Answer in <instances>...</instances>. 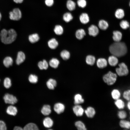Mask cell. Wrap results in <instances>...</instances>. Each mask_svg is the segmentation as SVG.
<instances>
[{"instance_id":"1","label":"cell","mask_w":130,"mask_h":130,"mask_svg":"<svg viewBox=\"0 0 130 130\" xmlns=\"http://www.w3.org/2000/svg\"><path fill=\"white\" fill-rule=\"evenodd\" d=\"M109 51L113 55L116 57H121L126 53L127 49L125 44L123 42H116L110 47Z\"/></svg>"},{"instance_id":"2","label":"cell","mask_w":130,"mask_h":130,"mask_svg":"<svg viewBox=\"0 0 130 130\" xmlns=\"http://www.w3.org/2000/svg\"><path fill=\"white\" fill-rule=\"evenodd\" d=\"M17 36L16 31L13 29H11L8 31L3 29L0 33L2 42L6 44H10L13 42L16 39Z\"/></svg>"},{"instance_id":"3","label":"cell","mask_w":130,"mask_h":130,"mask_svg":"<svg viewBox=\"0 0 130 130\" xmlns=\"http://www.w3.org/2000/svg\"><path fill=\"white\" fill-rule=\"evenodd\" d=\"M117 78V75L116 73L109 71L104 76L103 79L104 82L108 85H111L115 83Z\"/></svg>"},{"instance_id":"4","label":"cell","mask_w":130,"mask_h":130,"mask_svg":"<svg viewBox=\"0 0 130 130\" xmlns=\"http://www.w3.org/2000/svg\"><path fill=\"white\" fill-rule=\"evenodd\" d=\"M9 17L11 20L18 21L20 20L22 17V13L18 8H15L9 13Z\"/></svg>"},{"instance_id":"5","label":"cell","mask_w":130,"mask_h":130,"mask_svg":"<svg viewBox=\"0 0 130 130\" xmlns=\"http://www.w3.org/2000/svg\"><path fill=\"white\" fill-rule=\"evenodd\" d=\"M119 67L116 68V72L117 75L120 76H125L128 73L129 71L127 67L125 64L122 63L119 64Z\"/></svg>"},{"instance_id":"6","label":"cell","mask_w":130,"mask_h":130,"mask_svg":"<svg viewBox=\"0 0 130 130\" xmlns=\"http://www.w3.org/2000/svg\"><path fill=\"white\" fill-rule=\"evenodd\" d=\"M3 99L6 103L11 104H14L18 101L15 97L8 93L5 94L3 97Z\"/></svg>"},{"instance_id":"7","label":"cell","mask_w":130,"mask_h":130,"mask_svg":"<svg viewBox=\"0 0 130 130\" xmlns=\"http://www.w3.org/2000/svg\"><path fill=\"white\" fill-rule=\"evenodd\" d=\"M114 15L115 17L119 20L123 19L125 15V12L124 9L119 8L115 10Z\"/></svg>"},{"instance_id":"8","label":"cell","mask_w":130,"mask_h":130,"mask_svg":"<svg viewBox=\"0 0 130 130\" xmlns=\"http://www.w3.org/2000/svg\"><path fill=\"white\" fill-rule=\"evenodd\" d=\"M89 34L94 37L96 36L99 32L98 27L96 26L92 25H91L88 28Z\"/></svg>"},{"instance_id":"9","label":"cell","mask_w":130,"mask_h":130,"mask_svg":"<svg viewBox=\"0 0 130 130\" xmlns=\"http://www.w3.org/2000/svg\"><path fill=\"white\" fill-rule=\"evenodd\" d=\"M73 110L74 113L77 116H81L83 115L84 110L80 105H76L73 107Z\"/></svg>"},{"instance_id":"10","label":"cell","mask_w":130,"mask_h":130,"mask_svg":"<svg viewBox=\"0 0 130 130\" xmlns=\"http://www.w3.org/2000/svg\"><path fill=\"white\" fill-rule=\"evenodd\" d=\"M64 105L61 103H57L55 104L54 106V111L58 114H59L63 113L65 110Z\"/></svg>"},{"instance_id":"11","label":"cell","mask_w":130,"mask_h":130,"mask_svg":"<svg viewBox=\"0 0 130 130\" xmlns=\"http://www.w3.org/2000/svg\"><path fill=\"white\" fill-rule=\"evenodd\" d=\"M119 124L120 127L124 129H130V121L125 119H121L119 121Z\"/></svg>"},{"instance_id":"12","label":"cell","mask_w":130,"mask_h":130,"mask_svg":"<svg viewBox=\"0 0 130 130\" xmlns=\"http://www.w3.org/2000/svg\"><path fill=\"white\" fill-rule=\"evenodd\" d=\"M98 25L100 29L103 30H105L109 27V24L106 20L104 19H102L99 21Z\"/></svg>"},{"instance_id":"13","label":"cell","mask_w":130,"mask_h":130,"mask_svg":"<svg viewBox=\"0 0 130 130\" xmlns=\"http://www.w3.org/2000/svg\"><path fill=\"white\" fill-rule=\"evenodd\" d=\"M112 38L116 42H119L121 40L122 34V32L118 30H115L113 32Z\"/></svg>"},{"instance_id":"14","label":"cell","mask_w":130,"mask_h":130,"mask_svg":"<svg viewBox=\"0 0 130 130\" xmlns=\"http://www.w3.org/2000/svg\"><path fill=\"white\" fill-rule=\"evenodd\" d=\"M119 26L122 29L126 30L129 28L130 23L127 20L123 19L120 20L119 23Z\"/></svg>"},{"instance_id":"15","label":"cell","mask_w":130,"mask_h":130,"mask_svg":"<svg viewBox=\"0 0 130 130\" xmlns=\"http://www.w3.org/2000/svg\"><path fill=\"white\" fill-rule=\"evenodd\" d=\"M111 95L112 98L115 100L120 98L121 93L119 90L115 88L112 90L111 92Z\"/></svg>"},{"instance_id":"16","label":"cell","mask_w":130,"mask_h":130,"mask_svg":"<svg viewBox=\"0 0 130 130\" xmlns=\"http://www.w3.org/2000/svg\"><path fill=\"white\" fill-rule=\"evenodd\" d=\"M25 58V56L24 53L22 51L19 52L17 55L16 60V63L18 65H19L23 63Z\"/></svg>"},{"instance_id":"17","label":"cell","mask_w":130,"mask_h":130,"mask_svg":"<svg viewBox=\"0 0 130 130\" xmlns=\"http://www.w3.org/2000/svg\"><path fill=\"white\" fill-rule=\"evenodd\" d=\"M79 20L81 23L83 24H86L90 21V18L88 14L86 13H82L79 16Z\"/></svg>"},{"instance_id":"18","label":"cell","mask_w":130,"mask_h":130,"mask_svg":"<svg viewBox=\"0 0 130 130\" xmlns=\"http://www.w3.org/2000/svg\"><path fill=\"white\" fill-rule=\"evenodd\" d=\"M114 104L116 107L120 110L123 109L125 107V104L124 102L120 98L115 100Z\"/></svg>"},{"instance_id":"19","label":"cell","mask_w":130,"mask_h":130,"mask_svg":"<svg viewBox=\"0 0 130 130\" xmlns=\"http://www.w3.org/2000/svg\"><path fill=\"white\" fill-rule=\"evenodd\" d=\"M85 113L87 117L91 118L93 117L95 114L94 109L92 107H89L85 111Z\"/></svg>"},{"instance_id":"20","label":"cell","mask_w":130,"mask_h":130,"mask_svg":"<svg viewBox=\"0 0 130 130\" xmlns=\"http://www.w3.org/2000/svg\"><path fill=\"white\" fill-rule=\"evenodd\" d=\"M6 112L9 115L15 116L17 114V110L15 107L11 105L8 107L6 109Z\"/></svg>"},{"instance_id":"21","label":"cell","mask_w":130,"mask_h":130,"mask_svg":"<svg viewBox=\"0 0 130 130\" xmlns=\"http://www.w3.org/2000/svg\"><path fill=\"white\" fill-rule=\"evenodd\" d=\"M97 65L98 68H103L106 66L107 65V62L105 59L99 58L98 59L97 61Z\"/></svg>"},{"instance_id":"22","label":"cell","mask_w":130,"mask_h":130,"mask_svg":"<svg viewBox=\"0 0 130 130\" xmlns=\"http://www.w3.org/2000/svg\"><path fill=\"white\" fill-rule=\"evenodd\" d=\"M43 123L46 127L49 128L51 127L53 124V122L52 119L49 117L45 118L43 120Z\"/></svg>"},{"instance_id":"23","label":"cell","mask_w":130,"mask_h":130,"mask_svg":"<svg viewBox=\"0 0 130 130\" xmlns=\"http://www.w3.org/2000/svg\"><path fill=\"white\" fill-rule=\"evenodd\" d=\"M41 112L45 116H47L50 114L51 112V107L49 105H45L42 107Z\"/></svg>"},{"instance_id":"24","label":"cell","mask_w":130,"mask_h":130,"mask_svg":"<svg viewBox=\"0 0 130 130\" xmlns=\"http://www.w3.org/2000/svg\"><path fill=\"white\" fill-rule=\"evenodd\" d=\"M57 82L54 79H50L46 82V84L48 88L51 90H53L57 85Z\"/></svg>"},{"instance_id":"25","label":"cell","mask_w":130,"mask_h":130,"mask_svg":"<svg viewBox=\"0 0 130 130\" xmlns=\"http://www.w3.org/2000/svg\"><path fill=\"white\" fill-rule=\"evenodd\" d=\"M48 44L49 47L52 49H55L57 47L58 43L55 38H52L48 42Z\"/></svg>"},{"instance_id":"26","label":"cell","mask_w":130,"mask_h":130,"mask_svg":"<svg viewBox=\"0 0 130 130\" xmlns=\"http://www.w3.org/2000/svg\"><path fill=\"white\" fill-rule=\"evenodd\" d=\"M109 64L112 66H115L118 63V60L116 57L113 55L110 56L108 58Z\"/></svg>"},{"instance_id":"27","label":"cell","mask_w":130,"mask_h":130,"mask_svg":"<svg viewBox=\"0 0 130 130\" xmlns=\"http://www.w3.org/2000/svg\"><path fill=\"white\" fill-rule=\"evenodd\" d=\"M13 63V60L11 57L9 56L6 57L4 59L3 61L4 65L6 67H9L11 66Z\"/></svg>"},{"instance_id":"28","label":"cell","mask_w":130,"mask_h":130,"mask_svg":"<svg viewBox=\"0 0 130 130\" xmlns=\"http://www.w3.org/2000/svg\"><path fill=\"white\" fill-rule=\"evenodd\" d=\"M74 104L78 105L83 103L84 102V100L82 98V96L79 94H76L74 97Z\"/></svg>"},{"instance_id":"29","label":"cell","mask_w":130,"mask_h":130,"mask_svg":"<svg viewBox=\"0 0 130 130\" xmlns=\"http://www.w3.org/2000/svg\"><path fill=\"white\" fill-rule=\"evenodd\" d=\"M66 6L69 10L72 11L76 8V4L74 1L72 0H68L66 2Z\"/></svg>"},{"instance_id":"30","label":"cell","mask_w":130,"mask_h":130,"mask_svg":"<svg viewBox=\"0 0 130 130\" xmlns=\"http://www.w3.org/2000/svg\"><path fill=\"white\" fill-rule=\"evenodd\" d=\"M39 39V36L37 33L31 34L28 37L29 40V41L32 43H34L37 42Z\"/></svg>"},{"instance_id":"31","label":"cell","mask_w":130,"mask_h":130,"mask_svg":"<svg viewBox=\"0 0 130 130\" xmlns=\"http://www.w3.org/2000/svg\"><path fill=\"white\" fill-rule=\"evenodd\" d=\"M86 33L84 30L82 29L78 30L76 32L75 35L76 38L80 40L83 38Z\"/></svg>"},{"instance_id":"32","label":"cell","mask_w":130,"mask_h":130,"mask_svg":"<svg viewBox=\"0 0 130 130\" xmlns=\"http://www.w3.org/2000/svg\"><path fill=\"white\" fill-rule=\"evenodd\" d=\"M23 129L25 130H37L39 129L35 124L30 123L26 125L24 127Z\"/></svg>"},{"instance_id":"33","label":"cell","mask_w":130,"mask_h":130,"mask_svg":"<svg viewBox=\"0 0 130 130\" xmlns=\"http://www.w3.org/2000/svg\"><path fill=\"white\" fill-rule=\"evenodd\" d=\"M63 18L65 22H69L72 20L73 16L71 13L67 12L64 14Z\"/></svg>"},{"instance_id":"34","label":"cell","mask_w":130,"mask_h":130,"mask_svg":"<svg viewBox=\"0 0 130 130\" xmlns=\"http://www.w3.org/2000/svg\"><path fill=\"white\" fill-rule=\"evenodd\" d=\"M55 33L58 35L62 34L63 32V29L62 26L60 25H56L54 29Z\"/></svg>"},{"instance_id":"35","label":"cell","mask_w":130,"mask_h":130,"mask_svg":"<svg viewBox=\"0 0 130 130\" xmlns=\"http://www.w3.org/2000/svg\"><path fill=\"white\" fill-rule=\"evenodd\" d=\"M38 66L41 70H46L48 67V64L46 60H44L42 61H41L39 62Z\"/></svg>"},{"instance_id":"36","label":"cell","mask_w":130,"mask_h":130,"mask_svg":"<svg viewBox=\"0 0 130 130\" xmlns=\"http://www.w3.org/2000/svg\"><path fill=\"white\" fill-rule=\"evenodd\" d=\"M59 63V62L58 60L55 58L52 59L49 62L50 66L54 68H56L58 67Z\"/></svg>"},{"instance_id":"37","label":"cell","mask_w":130,"mask_h":130,"mask_svg":"<svg viewBox=\"0 0 130 130\" xmlns=\"http://www.w3.org/2000/svg\"><path fill=\"white\" fill-rule=\"evenodd\" d=\"M118 118L120 120L125 119L127 117V113L126 111L123 110L118 111L117 114Z\"/></svg>"},{"instance_id":"38","label":"cell","mask_w":130,"mask_h":130,"mask_svg":"<svg viewBox=\"0 0 130 130\" xmlns=\"http://www.w3.org/2000/svg\"><path fill=\"white\" fill-rule=\"evenodd\" d=\"M95 61V58L94 56L91 55L87 56L86 58V61L88 65H92L94 64Z\"/></svg>"},{"instance_id":"39","label":"cell","mask_w":130,"mask_h":130,"mask_svg":"<svg viewBox=\"0 0 130 130\" xmlns=\"http://www.w3.org/2000/svg\"><path fill=\"white\" fill-rule=\"evenodd\" d=\"M75 124L78 130H87L85 125L81 121H77L75 123Z\"/></svg>"},{"instance_id":"40","label":"cell","mask_w":130,"mask_h":130,"mask_svg":"<svg viewBox=\"0 0 130 130\" xmlns=\"http://www.w3.org/2000/svg\"><path fill=\"white\" fill-rule=\"evenodd\" d=\"M60 55L62 58L64 60H66L69 59L70 56V54L69 52L66 50L62 51L61 52Z\"/></svg>"},{"instance_id":"41","label":"cell","mask_w":130,"mask_h":130,"mask_svg":"<svg viewBox=\"0 0 130 130\" xmlns=\"http://www.w3.org/2000/svg\"><path fill=\"white\" fill-rule=\"evenodd\" d=\"M123 98L126 100H130V89H128L124 91L123 93Z\"/></svg>"},{"instance_id":"42","label":"cell","mask_w":130,"mask_h":130,"mask_svg":"<svg viewBox=\"0 0 130 130\" xmlns=\"http://www.w3.org/2000/svg\"><path fill=\"white\" fill-rule=\"evenodd\" d=\"M11 81L10 79L8 77L4 79V85L6 89L9 88L11 86Z\"/></svg>"},{"instance_id":"43","label":"cell","mask_w":130,"mask_h":130,"mask_svg":"<svg viewBox=\"0 0 130 130\" xmlns=\"http://www.w3.org/2000/svg\"><path fill=\"white\" fill-rule=\"evenodd\" d=\"M28 80L30 83H36L38 81V78L36 75L31 74L29 76Z\"/></svg>"},{"instance_id":"44","label":"cell","mask_w":130,"mask_h":130,"mask_svg":"<svg viewBox=\"0 0 130 130\" xmlns=\"http://www.w3.org/2000/svg\"><path fill=\"white\" fill-rule=\"evenodd\" d=\"M77 3L79 7L82 8L85 7L87 5V2L85 0H78Z\"/></svg>"},{"instance_id":"45","label":"cell","mask_w":130,"mask_h":130,"mask_svg":"<svg viewBox=\"0 0 130 130\" xmlns=\"http://www.w3.org/2000/svg\"><path fill=\"white\" fill-rule=\"evenodd\" d=\"M45 3L47 6L51 7L53 4L54 0H45Z\"/></svg>"},{"instance_id":"46","label":"cell","mask_w":130,"mask_h":130,"mask_svg":"<svg viewBox=\"0 0 130 130\" xmlns=\"http://www.w3.org/2000/svg\"><path fill=\"white\" fill-rule=\"evenodd\" d=\"M6 127L5 122L1 120H0V130H6Z\"/></svg>"},{"instance_id":"47","label":"cell","mask_w":130,"mask_h":130,"mask_svg":"<svg viewBox=\"0 0 130 130\" xmlns=\"http://www.w3.org/2000/svg\"><path fill=\"white\" fill-rule=\"evenodd\" d=\"M14 2L16 3H21L23 2L24 0H13Z\"/></svg>"},{"instance_id":"48","label":"cell","mask_w":130,"mask_h":130,"mask_svg":"<svg viewBox=\"0 0 130 130\" xmlns=\"http://www.w3.org/2000/svg\"><path fill=\"white\" fill-rule=\"evenodd\" d=\"M13 130H22L23 129L20 127L16 126L14 128Z\"/></svg>"},{"instance_id":"49","label":"cell","mask_w":130,"mask_h":130,"mask_svg":"<svg viewBox=\"0 0 130 130\" xmlns=\"http://www.w3.org/2000/svg\"><path fill=\"white\" fill-rule=\"evenodd\" d=\"M127 106L128 109L130 110V100L128 101L127 104Z\"/></svg>"},{"instance_id":"50","label":"cell","mask_w":130,"mask_h":130,"mask_svg":"<svg viewBox=\"0 0 130 130\" xmlns=\"http://www.w3.org/2000/svg\"><path fill=\"white\" fill-rule=\"evenodd\" d=\"M2 16L1 14L0 13V21L1 20V18Z\"/></svg>"},{"instance_id":"51","label":"cell","mask_w":130,"mask_h":130,"mask_svg":"<svg viewBox=\"0 0 130 130\" xmlns=\"http://www.w3.org/2000/svg\"><path fill=\"white\" fill-rule=\"evenodd\" d=\"M129 6L130 7V1L129 2Z\"/></svg>"},{"instance_id":"52","label":"cell","mask_w":130,"mask_h":130,"mask_svg":"<svg viewBox=\"0 0 130 130\" xmlns=\"http://www.w3.org/2000/svg\"><path fill=\"white\" fill-rule=\"evenodd\" d=\"M129 114H130V112Z\"/></svg>"},{"instance_id":"53","label":"cell","mask_w":130,"mask_h":130,"mask_svg":"<svg viewBox=\"0 0 130 130\" xmlns=\"http://www.w3.org/2000/svg\"></svg>"},{"instance_id":"54","label":"cell","mask_w":130,"mask_h":130,"mask_svg":"<svg viewBox=\"0 0 130 130\" xmlns=\"http://www.w3.org/2000/svg\"></svg>"}]
</instances>
